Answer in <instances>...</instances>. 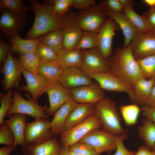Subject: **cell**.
I'll return each mask as SVG.
<instances>
[{
	"mask_svg": "<svg viewBox=\"0 0 155 155\" xmlns=\"http://www.w3.org/2000/svg\"><path fill=\"white\" fill-rule=\"evenodd\" d=\"M14 144V137L9 127L6 123H3L0 127V144L13 148Z\"/></svg>",
	"mask_w": 155,
	"mask_h": 155,
	"instance_id": "cell-41",
	"label": "cell"
},
{
	"mask_svg": "<svg viewBox=\"0 0 155 155\" xmlns=\"http://www.w3.org/2000/svg\"><path fill=\"white\" fill-rule=\"evenodd\" d=\"M152 149H153L154 150H155V145L153 148Z\"/></svg>",
	"mask_w": 155,
	"mask_h": 155,
	"instance_id": "cell-55",
	"label": "cell"
},
{
	"mask_svg": "<svg viewBox=\"0 0 155 155\" xmlns=\"http://www.w3.org/2000/svg\"><path fill=\"white\" fill-rule=\"evenodd\" d=\"M49 2L52 6L53 13L62 16L65 15L71 7L72 0H53Z\"/></svg>",
	"mask_w": 155,
	"mask_h": 155,
	"instance_id": "cell-39",
	"label": "cell"
},
{
	"mask_svg": "<svg viewBox=\"0 0 155 155\" xmlns=\"http://www.w3.org/2000/svg\"><path fill=\"white\" fill-rule=\"evenodd\" d=\"M1 71L3 76L2 83L5 93L13 88H19L21 80L22 68L11 51L3 63Z\"/></svg>",
	"mask_w": 155,
	"mask_h": 155,
	"instance_id": "cell-10",
	"label": "cell"
},
{
	"mask_svg": "<svg viewBox=\"0 0 155 155\" xmlns=\"http://www.w3.org/2000/svg\"><path fill=\"white\" fill-rule=\"evenodd\" d=\"M61 145L55 137L43 143L26 145L23 148L25 155H56Z\"/></svg>",
	"mask_w": 155,
	"mask_h": 155,
	"instance_id": "cell-23",
	"label": "cell"
},
{
	"mask_svg": "<svg viewBox=\"0 0 155 155\" xmlns=\"http://www.w3.org/2000/svg\"><path fill=\"white\" fill-rule=\"evenodd\" d=\"M144 105L155 107V82Z\"/></svg>",
	"mask_w": 155,
	"mask_h": 155,
	"instance_id": "cell-49",
	"label": "cell"
},
{
	"mask_svg": "<svg viewBox=\"0 0 155 155\" xmlns=\"http://www.w3.org/2000/svg\"><path fill=\"white\" fill-rule=\"evenodd\" d=\"M136 60L142 77L147 79L155 78V54Z\"/></svg>",
	"mask_w": 155,
	"mask_h": 155,
	"instance_id": "cell-34",
	"label": "cell"
},
{
	"mask_svg": "<svg viewBox=\"0 0 155 155\" xmlns=\"http://www.w3.org/2000/svg\"><path fill=\"white\" fill-rule=\"evenodd\" d=\"M81 69L86 72H111L107 59L97 48L82 51Z\"/></svg>",
	"mask_w": 155,
	"mask_h": 155,
	"instance_id": "cell-14",
	"label": "cell"
},
{
	"mask_svg": "<svg viewBox=\"0 0 155 155\" xmlns=\"http://www.w3.org/2000/svg\"><path fill=\"white\" fill-rule=\"evenodd\" d=\"M63 29L60 28L53 30L45 35L41 42L58 53L63 49Z\"/></svg>",
	"mask_w": 155,
	"mask_h": 155,
	"instance_id": "cell-32",
	"label": "cell"
},
{
	"mask_svg": "<svg viewBox=\"0 0 155 155\" xmlns=\"http://www.w3.org/2000/svg\"><path fill=\"white\" fill-rule=\"evenodd\" d=\"M94 114L101 121L102 129L117 136L127 135V131L123 127L116 103L104 96L94 104Z\"/></svg>",
	"mask_w": 155,
	"mask_h": 155,
	"instance_id": "cell-3",
	"label": "cell"
},
{
	"mask_svg": "<svg viewBox=\"0 0 155 155\" xmlns=\"http://www.w3.org/2000/svg\"><path fill=\"white\" fill-rule=\"evenodd\" d=\"M45 93L49 98V106L45 113L49 117L54 115L65 102L73 99L70 89L63 86L59 81L50 84Z\"/></svg>",
	"mask_w": 155,
	"mask_h": 155,
	"instance_id": "cell-11",
	"label": "cell"
},
{
	"mask_svg": "<svg viewBox=\"0 0 155 155\" xmlns=\"http://www.w3.org/2000/svg\"><path fill=\"white\" fill-rule=\"evenodd\" d=\"M70 90L73 99L77 103L94 104L105 96L103 90L95 82Z\"/></svg>",
	"mask_w": 155,
	"mask_h": 155,
	"instance_id": "cell-15",
	"label": "cell"
},
{
	"mask_svg": "<svg viewBox=\"0 0 155 155\" xmlns=\"http://www.w3.org/2000/svg\"><path fill=\"white\" fill-rule=\"evenodd\" d=\"M48 108L46 104L44 106L40 105L32 98L25 99L17 90H14L12 106L6 115L20 114L30 116L36 119H48L49 117L45 112Z\"/></svg>",
	"mask_w": 155,
	"mask_h": 155,
	"instance_id": "cell-7",
	"label": "cell"
},
{
	"mask_svg": "<svg viewBox=\"0 0 155 155\" xmlns=\"http://www.w3.org/2000/svg\"><path fill=\"white\" fill-rule=\"evenodd\" d=\"M0 8L22 16L26 15L30 9L24 5L22 1L21 0H0Z\"/></svg>",
	"mask_w": 155,
	"mask_h": 155,
	"instance_id": "cell-35",
	"label": "cell"
},
{
	"mask_svg": "<svg viewBox=\"0 0 155 155\" xmlns=\"http://www.w3.org/2000/svg\"><path fill=\"white\" fill-rule=\"evenodd\" d=\"M98 5L106 11L123 13L124 8L119 0H103Z\"/></svg>",
	"mask_w": 155,
	"mask_h": 155,
	"instance_id": "cell-42",
	"label": "cell"
},
{
	"mask_svg": "<svg viewBox=\"0 0 155 155\" xmlns=\"http://www.w3.org/2000/svg\"><path fill=\"white\" fill-rule=\"evenodd\" d=\"M13 90H9L5 94L0 93V125L4 123V118L10 110L12 104Z\"/></svg>",
	"mask_w": 155,
	"mask_h": 155,
	"instance_id": "cell-37",
	"label": "cell"
},
{
	"mask_svg": "<svg viewBox=\"0 0 155 155\" xmlns=\"http://www.w3.org/2000/svg\"><path fill=\"white\" fill-rule=\"evenodd\" d=\"M13 147L6 146L0 148V155H9L13 150Z\"/></svg>",
	"mask_w": 155,
	"mask_h": 155,
	"instance_id": "cell-50",
	"label": "cell"
},
{
	"mask_svg": "<svg viewBox=\"0 0 155 155\" xmlns=\"http://www.w3.org/2000/svg\"><path fill=\"white\" fill-rule=\"evenodd\" d=\"M108 17L116 22L122 31L124 37L123 46L129 45L137 32L135 28L126 18L123 13L106 11Z\"/></svg>",
	"mask_w": 155,
	"mask_h": 155,
	"instance_id": "cell-26",
	"label": "cell"
},
{
	"mask_svg": "<svg viewBox=\"0 0 155 155\" xmlns=\"http://www.w3.org/2000/svg\"><path fill=\"white\" fill-rule=\"evenodd\" d=\"M92 80L81 68L71 67L63 70L59 81L63 86L70 89L90 84L93 82Z\"/></svg>",
	"mask_w": 155,
	"mask_h": 155,
	"instance_id": "cell-17",
	"label": "cell"
},
{
	"mask_svg": "<svg viewBox=\"0 0 155 155\" xmlns=\"http://www.w3.org/2000/svg\"><path fill=\"white\" fill-rule=\"evenodd\" d=\"M134 155H155V150L146 146H140Z\"/></svg>",
	"mask_w": 155,
	"mask_h": 155,
	"instance_id": "cell-48",
	"label": "cell"
},
{
	"mask_svg": "<svg viewBox=\"0 0 155 155\" xmlns=\"http://www.w3.org/2000/svg\"><path fill=\"white\" fill-rule=\"evenodd\" d=\"M94 114V104L77 103L67 119L62 132L80 123Z\"/></svg>",
	"mask_w": 155,
	"mask_h": 155,
	"instance_id": "cell-19",
	"label": "cell"
},
{
	"mask_svg": "<svg viewBox=\"0 0 155 155\" xmlns=\"http://www.w3.org/2000/svg\"><path fill=\"white\" fill-rule=\"evenodd\" d=\"M124 8L129 6H133L134 3L132 0H119Z\"/></svg>",
	"mask_w": 155,
	"mask_h": 155,
	"instance_id": "cell-51",
	"label": "cell"
},
{
	"mask_svg": "<svg viewBox=\"0 0 155 155\" xmlns=\"http://www.w3.org/2000/svg\"><path fill=\"white\" fill-rule=\"evenodd\" d=\"M36 52L40 60L48 61H57V53L53 49L41 42L38 45Z\"/></svg>",
	"mask_w": 155,
	"mask_h": 155,
	"instance_id": "cell-38",
	"label": "cell"
},
{
	"mask_svg": "<svg viewBox=\"0 0 155 155\" xmlns=\"http://www.w3.org/2000/svg\"><path fill=\"white\" fill-rule=\"evenodd\" d=\"M155 82V78L147 79L143 77L139 79L133 86L137 104L143 105L149 96Z\"/></svg>",
	"mask_w": 155,
	"mask_h": 155,
	"instance_id": "cell-28",
	"label": "cell"
},
{
	"mask_svg": "<svg viewBox=\"0 0 155 155\" xmlns=\"http://www.w3.org/2000/svg\"><path fill=\"white\" fill-rule=\"evenodd\" d=\"M11 46L2 38L0 40V64L1 65L7 57L9 52L11 51Z\"/></svg>",
	"mask_w": 155,
	"mask_h": 155,
	"instance_id": "cell-46",
	"label": "cell"
},
{
	"mask_svg": "<svg viewBox=\"0 0 155 155\" xmlns=\"http://www.w3.org/2000/svg\"><path fill=\"white\" fill-rule=\"evenodd\" d=\"M107 59L111 71L133 87L142 77L129 45L116 48L114 54Z\"/></svg>",
	"mask_w": 155,
	"mask_h": 155,
	"instance_id": "cell-2",
	"label": "cell"
},
{
	"mask_svg": "<svg viewBox=\"0 0 155 155\" xmlns=\"http://www.w3.org/2000/svg\"><path fill=\"white\" fill-rule=\"evenodd\" d=\"M63 70L57 61L40 60L37 73L48 81H58Z\"/></svg>",
	"mask_w": 155,
	"mask_h": 155,
	"instance_id": "cell-27",
	"label": "cell"
},
{
	"mask_svg": "<svg viewBox=\"0 0 155 155\" xmlns=\"http://www.w3.org/2000/svg\"><path fill=\"white\" fill-rule=\"evenodd\" d=\"M119 109L125 123L128 126H133L136 123L142 111L141 108L135 104L121 105Z\"/></svg>",
	"mask_w": 155,
	"mask_h": 155,
	"instance_id": "cell-31",
	"label": "cell"
},
{
	"mask_svg": "<svg viewBox=\"0 0 155 155\" xmlns=\"http://www.w3.org/2000/svg\"><path fill=\"white\" fill-rule=\"evenodd\" d=\"M86 72L92 79L96 81L103 90L125 92L131 101L136 104L133 87L117 75L111 72Z\"/></svg>",
	"mask_w": 155,
	"mask_h": 155,
	"instance_id": "cell-5",
	"label": "cell"
},
{
	"mask_svg": "<svg viewBox=\"0 0 155 155\" xmlns=\"http://www.w3.org/2000/svg\"><path fill=\"white\" fill-rule=\"evenodd\" d=\"M116 136L108 131L98 129L91 131L79 142L89 145L100 155L116 150Z\"/></svg>",
	"mask_w": 155,
	"mask_h": 155,
	"instance_id": "cell-8",
	"label": "cell"
},
{
	"mask_svg": "<svg viewBox=\"0 0 155 155\" xmlns=\"http://www.w3.org/2000/svg\"><path fill=\"white\" fill-rule=\"evenodd\" d=\"M50 121L48 119L40 118L26 122L24 131L26 145L43 143L52 138Z\"/></svg>",
	"mask_w": 155,
	"mask_h": 155,
	"instance_id": "cell-9",
	"label": "cell"
},
{
	"mask_svg": "<svg viewBox=\"0 0 155 155\" xmlns=\"http://www.w3.org/2000/svg\"><path fill=\"white\" fill-rule=\"evenodd\" d=\"M56 155H70L69 147L61 146L59 151Z\"/></svg>",
	"mask_w": 155,
	"mask_h": 155,
	"instance_id": "cell-52",
	"label": "cell"
},
{
	"mask_svg": "<svg viewBox=\"0 0 155 155\" xmlns=\"http://www.w3.org/2000/svg\"><path fill=\"white\" fill-rule=\"evenodd\" d=\"M0 18V29L2 34L8 38L19 34L24 24V16L15 14L3 9Z\"/></svg>",
	"mask_w": 155,
	"mask_h": 155,
	"instance_id": "cell-18",
	"label": "cell"
},
{
	"mask_svg": "<svg viewBox=\"0 0 155 155\" xmlns=\"http://www.w3.org/2000/svg\"><path fill=\"white\" fill-rule=\"evenodd\" d=\"M22 72L26 84L20 86L18 88L28 92L32 100L36 102L38 97L45 93L46 89L53 82L48 81L38 73L30 72L22 68Z\"/></svg>",
	"mask_w": 155,
	"mask_h": 155,
	"instance_id": "cell-16",
	"label": "cell"
},
{
	"mask_svg": "<svg viewBox=\"0 0 155 155\" xmlns=\"http://www.w3.org/2000/svg\"><path fill=\"white\" fill-rule=\"evenodd\" d=\"M29 3L30 9L34 13V19L26 34V39H35L53 30L64 28L69 15L55 14L51 5L41 4L36 0H30Z\"/></svg>",
	"mask_w": 155,
	"mask_h": 155,
	"instance_id": "cell-1",
	"label": "cell"
},
{
	"mask_svg": "<svg viewBox=\"0 0 155 155\" xmlns=\"http://www.w3.org/2000/svg\"><path fill=\"white\" fill-rule=\"evenodd\" d=\"M118 26L115 21L108 17L98 33L97 48L106 59L113 54V38Z\"/></svg>",
	"mask_w": 155,
	"mask_h": 155,
	"instance_id": "cell-13",
	"label": "cell"
},
{
	"mask_svg": "<svg viewBox=\"0 0 155 155\" xmlns=\"http://www.w3.org/2000/svg\"><path fill=\"white\" fill-rule=\"evenodd\" d=\"M133 7H125L123 13L124 15L137 32L147 33L148 26L144 16L143 15L137 14L134 10Z\"/></svg>",
	"mask_w": 155,
	"mask_h": 155,
	"instance_id": "cell-30",
	"label": "cell"
},
{
	"mask_svg": "<svg viewBox=\"0 0 155 155\" xmlns=\"http://www.w3.org/2000/svg\"><path fill=\"white\" fill-rule=\"evenodd\" d=\"M129 46L136 59L155 54V36L148 33L137 32Z\"/></svg>",
	"mask_w": 155,
	"mask_h": 155,
	"instance_id": "cell-12",
	"label": "cell"
},
{
	"mask_svg": "<svg viewBox=\"0 0 155 155\" xmlns=\"http://www.w3.org/2000/svg\"><path fill=\"white\" fill-rule=\"evenodd\" d=\"M18 61L22 68L30 72L37 73L40 59L36 51L20 55Z\"/></svg>",
	"mask_w": 155,
	"mask_h": 155,
	"instance_id": "cell-33",
	"label": "cell"
},
{
	"mask_svg": "<svg viewBox=\"0 0 155 155\" xmlns=\"http://www.w3.org/2000/svg\"><path fill=\"white\" fill-rule=\"evenodd\" d=\"M98 33L83 32L75 49L82 50L97 48Z\"/></svg>",
	"mask_w": 155,
	"mask_h": 155,
	"instance_id": "cell-36",
	"label": "cell"
},
{
	"mask_svg": "<svg viewBox=\"0 0 155 155\" xmlns=\"http://www.w3.org/2000/svg\"><path fill=\"white\" fill-rule=\"evenodd\" d=\"M69 151L82 155H100L87 143L78 142L69 147Z\"/></svg>",
	"mask_w": 155,
	"mask_h": 155,
	"instance_id": "cell-40",
	"label": "cell"
},
{
	"mask_svg": "<svg viewBox=\"0 0 155 155\" xmlns=\"http://www.w3.org/2000/svg\"><path fill=\"white\" fill-rule=\"evenodd\" d=\"M27 117L26 115L20 114H14L5 121L11 131L14 139L13 147L14 149L18 145L23 148L26 145L24 139V131Z\"/></svg>",
	"mask_w": 155,
	"mask_h": 155,
	"instance_id": "cell-21",
	"label": "cell"
},
{
	"mask_svg": "<svg viewBox=\"0 0 155 155\" xmlns=\"http://www.w3.org/2000/svg\"><path fill=\"white\" fill-rule=\"evenodd\" d=\"M127 137V135L117 136L116 152L113 155H134L135 151L128 150L125 146L123 141Z\"/></svg>",
	"mask_w": 155,
	"mask_h": 155,
	"instance_id": "cell-43",
	"label": "cell"
},
{
	"mask_svg": "<svg viewBox=\"0 0 155 155\" xmlns=\"http://www.w3.org/2000/svg\"><path fill=\"white\" fill-rule=\"evenodd\" d=\"M143 115L155 124V107L142 105L141 108Z\"/></svg>",
	"mask_w": 155,
	"mask_h": 155,
	"instance_id": "cell-47",
	"label": "cell"
},
{
	"mask_svg": "<svg viewBox=\"0 0 155 155\" xmlns=\"http://www.w3.org/2000/svg\"><path fill=\"white\" fill-rule=\"evenodd\" d=\"M69 152L70 155H82L69 150Z\"/></svg>",
	"mask_w": 155,
	"mask_h": 155,
	"instance_id": "cell-54",
	"label": "cell"
},
{
	"mask_svg": "<svg viewBox=\"0 0 155 155\" xmlns=\"http://www.w3.org/2000/svg\"><path fill=\"white\" fill-rule=\"evenodd\" d=\"M108 17L106 11L96 3L74 15V20L83 32L98 33Z\"/></svg>",
	"mask_w": 155,
	"mask_h": 155,
	"instance_id": "cell-4",
	"label": "cell"
},
{
	"mask_svg": "<svg viewBox=\"0 0 155 155\" xmlns=\"http://www.w3.org/2000/svg\"><path fill=\"white\" fill-rule=\"evenodd\" d=\"M142 2L149 6L150 9H155V0H143Z\"/></svg>",
	"mask_w": 155,
	"mask_h": 155,
	"instance_id": "cell-53",
	"label": "cell"
},
{
	"mask_svg": "<svg viewBox=\"0 0 155 155\" xmlns=\"http://www.w3.org/2000/svg\"><path fill=\"white\" fill-rule=\"evenodd\" d=\"M138 132L145 146L152 149L155 145V124L146 118L143 119Z\"/></svg>",
	"mask_w": 155,
	"mask_h": 155,
	"instance_id": "cell-29",
	"label": "cell"
},
{
	"mask_svg": "<svg viewBox=\"0 0 155 155\" xmlns=\"http://www.w3.org/2000/svg\"><path fill=\"white\" fill-rule=\"evenodd\" d=\"M63 29V49L68 50L75 49L83 32L75 23L74 15L69 16Z\"/></svg>",
	"mask_w": 155,
	"mask_h": 155,
	"instance_id": "cell-20",
	"label": "cell"
},
{
	"mask_svg": "<svg viewBox=\"0 0 155 155\" xmlns=\"http://www.w3.org/2000/svg\"><path fill=\"white\" fill-rule=\"evenodd\" d=\"M102 123L94 114L80 123L60 134L62 146L69 147L78 142L91 131L102 127Z\"/></svg>",
	"mask_w": 155,
	"mask_h": 155,
	"instance_id": "cell-6",
	"label": "cell"
},
{
	"mask_svg": "<svg viewBox=\"0 0 155 155\" xmlns=\"http://www.w3.org/2000/svg\"><path fill=\"white\" fill-rule=\"evenodd\" d=\"M57 62L64 70L71 67L81 68L82 63V50L63 49L57 53Z\"/></svg>",
	"mask_w": 155,
	"mask_h": 155,
	"instance_id": "cell-25",
	"label": "cell"
},
{
	"mask_svg": "<svg viewBox=\"0 0 155 155\" xmlns=\"http://www.w3.org/2000/svg\"><path fill=\"white\" fill-rule=\"evenodd\" d=\"M77 103L73 99L62 105L56 111L50 121V128L53 135L60 134L68 116Z\"/></svg>",
	"mask_w": 155,
	"mask_h": 155,
	"instance_id": "cell-22",
	"label": "cell"
},
{
	"mask_svg": "<svg viewBox=\"0 0 155 155\" xmlns=\"http://www.w3.org/2000/svg\"><path fill=\"white\" fill-rule=\"evenodd\" d=\"M143 15L147 23V33L155 36V9H150L145 12Z\"/></svg>",
	"mask_w": 155,
	"mask_h": 155,
	"instance_id": "cell-44",
	"label": "cell"
},
{
	"mask_svg": "<svg viewBox=\"0 0 155 155\" xmlns=\"http://www.w3.org/2000/svg\"><path fill=\"white\" fill-rule=\"evenodd\" d=\"M95 4L94 0H72L71 7L80 10H85Z\"/></svg>",
	"mask_w": 155,
	"mask_h": 155,
	"instance_id": "cell-45",
	"label": "cell"
},
{
	"mask_svg": "<svg viewBox=\"0 0 155 155\" xmlns=\"http://www.w3.org/2000/svg\"><path fill=\"white\" fill-rule=\"evenodd\" d=\"M45 35L34 39H24L19 34L8 38L12 47L11 51L20 55L36 51L38 45L42 41Z\"/></svg>",
	"mask_w": 155,
	"mask_h": 155,
	"instance_id": "cell-24",
	"label": "cell"
}]
</instances>
